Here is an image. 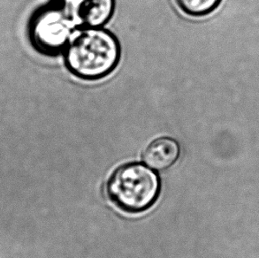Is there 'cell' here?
I'll return each mask as SVG.
<instances>
[{
    "label": "cell",
    "mask_w": 259,
    "mask_h": 258,
    "mask_svg": "<svg viewBox=\"0 0 259 258\" xmlns=\"http://www.w3.org/2000/svg\"><path fill=\"white\" fill-rule=\"evenodd\" d=\"M74 20L85 28H102L112 19L116 0H74Z\"/></svg>",
    "instance_id": "obj_4"
},
{
    "label": "cell",
    "mask_w": 259,
    "mask_h": 258,
    "mask_svg": "<svg viewBox=\"0 0 259 258\" xmlns=\"http://www.w3.org/2000/svg\"><path fill=\"white\" fill-rule=\"evenodd\" d=\"M183 14L190 17H204L212 14L220 7L222 0H175Z\"/></svg>",
    "instance_id": "obj_6"
},
{
    "label": "cell",
    "mask_w": 259,
    "mask_h": 258,
    "mask_svg": "<svg viewBox=\"0 0 259 258\" xmlns=\"http://www.w3.org/2000/svg\"><path fill=\"white\" fill-rule=\"evenodd\" d=\"M63 55L71 74L80 80L96 81L109 76L118 67L121 46L108 29L85 28L73 35Z\"/></svg>",
    "instance_id": "obj_1"
},
{
    "label": "cell",
    "mask_w": 259,
    "mask_h": 258,
    "mask_svg": "<svg viewBox=\"0 0 259 258\" xmlns=\"http://www.w3.org/2000/svg\"><path fill=\"white\" fill-rule=\"evenodd\" d=\"M59 1H60V2H62V3H64L65 4V5H66V6H67V4H72L73 3V1H74V0H59Z\"/></svg>",
    "instance_id": "obj_7"
},
{
    "label": "cell",
    "mask_w": 259,
    "mask_h": 258,
    "mask_svg": "<svg viewBox=\"0 0 259 258\" xmlns=\"http://www.w3.org/2000/svg\"><path fill=\"white\" fill-rule=\"evenodd\" d=\"M74 21L67 6L58 0L39 7L28 24L32 46L46 56L63 53L74 35Z\"/></svg>",
    "instance_id": "obj_3"
},
{
    "label": "cell",
    "mask_w": 259,
    "mask_h": 258,
    "mask_svg": "<svg viewBox=\"0 0 259 258\" xmlns=\"http://www.w3.org/2000/svg\"><path fill=\"white\" fill-rule=\"evenodd\" d=\"M180 145L172 137L162 136L153 140L143 154L144 164L158 171L171 167L180 156Z\"/></svg>",
    "instance_id": "obj_5"
},
{
    "label": "cell",
    "mask_w": 259,
    "mask_h": 258,
    "mask_svg": "<svg viewBox=\"0 0 259 258\" xmlns=\"http://www.w3.org/2000/svg\"><path fill=\"white\" fill-rule=\"evenodd\" d=\"M161 181L151 167L140 163L119 166L106 183L109 199L126 213H140L157 202Z\"/></svg>",
    "instance_id": "obj_2"
}]
</instances>
